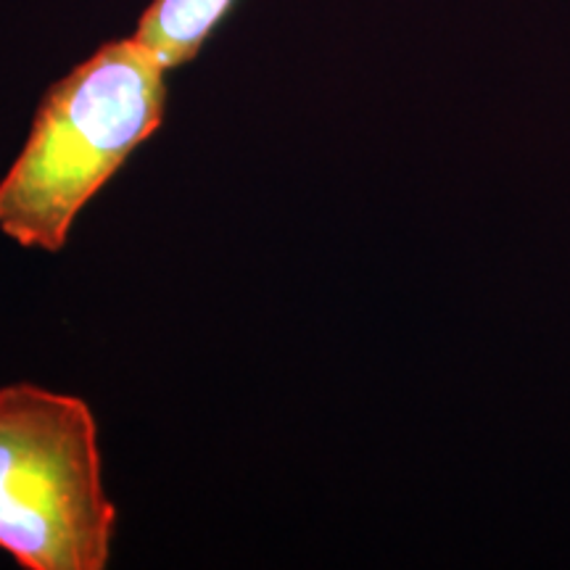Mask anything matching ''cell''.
<instances>
[{
	"mask_svg": "<svg viewBox=\"0 0 570 570\" xmlns=\"http://www.w3.org/2000/svg\"><path fill=\"white\" fill-rule=\"evenodd\" d=\"M167 71L132 35L56 82L0 180V233L24 248L61 252L77 214L164 125Z\"/></svg>",
	"mask_w": 570,
	"mask_h": 570,
	"instance_id": "6da1fadb",
	"label": "cell"
},
{
	"mask_svg": "<svg viewBox=\"0 0 570 570\" xmlns=\"http://www.w3.org/2000/svg\"><path fill=\"white\" fill-rule=\"evenodd\" d=\"M114 525L88 402L0 389V547L27 570H104Z\"/></svg>",
	"mask_w": 570,
	"mask_h": 570,
	"instance_id": "7a4b0ae2",
	"label": "cell"
},
{
	"mask_svg": "<svg viewBox=\"0 0 570 570\" xmlns=\"http://www.w3.org/2000/svg\"><path fill=\"white\" fill-rule=\"evenodd\" d=\"M230 6L233 0H154L135 38L146 42L164 67L175 69L202 51Z\"/></svg>",
	"mask_w": 570,
	"mask_h": 570,
	"instance_id": "3957f363",
	"label": "cell"
}]
</instances>
